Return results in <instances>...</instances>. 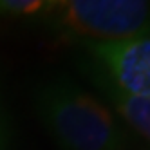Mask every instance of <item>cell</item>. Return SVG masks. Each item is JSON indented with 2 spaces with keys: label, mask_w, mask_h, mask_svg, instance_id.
I'll return each mask as SVG.
<instances>
[{
  "label": "cell",
  "mask_w": 150,
  "mask_h": 150,
  "mask_svg": "<svg viewBox=\"0 0 150 150\" xmlns=\"http://www.w3.org/2000/svg\"><path fill=\"white\" fill-rule=\"evenodd\" d=\"M36 112L62 150H127V132L112 110L71 81L44 85Z\"/></svg>",
  "instance_id": "cell-1"
},
{
  "label": "cell",
  "mask_w": 150,
  "mask_h": 150,
  "mask_svg": "<svg viewBox=\"0 0 150 150\" xmlns=\"http://www.w3.org/2000/svg\"><path fill=\"white\" fill-rule=\"evenodd\" d=\"M49 7L51 2H42V0H2L0 13L15 16H33L38 13H45Z\"/></svg>",
  "instance_id": "cell-5"
},
{
  "label": "cell",
  "mask_w": 150,
  "mask_h": 150,
  "mask_svg": "<svg viewBox=\"0 0 150 150\" xmlns=\"http://www.w3.org/2000/svg\"><path fill=\"white\" fill-rule=\"evenodd\" d=\"M0 150H11V137H9V128L2 107H0Z\"/></svg>",
  "instance_id": "cell-6"
},
{
  "label": "cell",
  "mask_w": 150,
  "mask_h": 150,
  "mask_svg": "<svg viewBox=\"0 0 150 150\" xmlns=\"http://www.w3.org/2000/svg\"><path fill=\"white\" fill-rule=\"evenodd\" d=\"M101 89L114 103L116 110L120 112L123 120L128 121V125L134 127L139 134H143L150 141V100L123 96L109 87H105V85H101Z\"/></svg>",
  "instance_id": "cell-4"
},
{
  "label": "cell",
  "mask_w": 150,
  "mask_h": 150,
  "mask_svg": "<svg viewBox=\"0 0 150 150\" xmlns=\"http://www.w3.org/2000/svg\"><path fill=\"white\" fill-rule=\"evenodd\" d=\"M49 24L87 44L150 36V2L143 0H69L51 2Z\"/></svg>",
  "instance_id": "cell-2"
},
{
  "label": "cell",
  "mask_w": 150,
  "mask_h": 150,
  "mask_svg": "<svg viewBox=\"0 0 150 150\" xmlns=\"http://www.w3.org/2000/svg\"><path fill=\"white\" fill-rule=\"evenodd\" d=\"M100 83L123 96L150 100V36L85 45Z\"/></svg>",
  "instance_id": "cell-3"
}]
</instances>
